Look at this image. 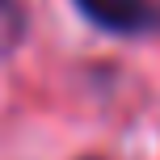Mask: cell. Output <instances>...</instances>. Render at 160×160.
<instances>
[{
  "label": "cell",
  "mask_w": 160,
  "mask_h": 160,
  "mask_svg": "<svg viewBox=\"0 0 160 160\" xmlns=\"http://www.w3.org/2000/svg\"><path fill=\"white\" fill-rule=\"evenodd\" d=\"M80 17L105 34H152L160 30V0H72Z\"/></svg>",
  "instance_id": "obj_1"
},
{
  "label": "cell",
  "mask_w": 160,
  "mask_h": 160,
  "mask_svg": "<svg viewBox=\"0 0 160 160\" xmlns=\"http://www.w3.org/2000/svg\"><path fill=\"white\" fill-rule=\"evenodd\" d=\"M25 38V8L21 0H0V59Z\"/></svg>",
  "instance_id": "obj_2"
}]
</instances>
